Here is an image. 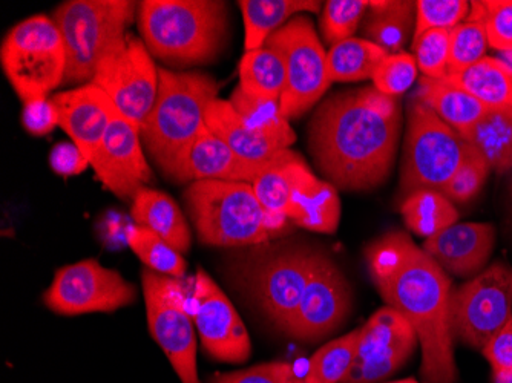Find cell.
I'll use <instances>...</instances> for the list:
<instances>
[{"mask_svg":"<svg viewBox=\"0 0 512 383\" xmlns=\"http://www.w3.org/2000/svg\"><path fill=\"white\" fill-rule=\"evenodd\" d=\"M260 203L273 215L310 232L335 233L341 221L338 189L313 174L301 155L292 152L283 163L252 183Z\"/></svg>","mask_w":512,"mask_h":383,"instance_id":"cell-6","label":"cell"},{"mask_svg":"<svg viewBox=\"0 0 512 383\" xmlns=\"http://www.w3.org/2000/svg\"><path fill=\"white\" fill-rule=\"evenodd\" d=\"M494 373L512 370V319L483 347Z\"/></svg>","mask_w":512,"mask_h":383,"instance_id":"cell-46","label":"cell"},{"mask_svg":"<svg viewBox=\"0 0 512 383\" xmlns=\"http://www.w3.org/2000/svg\"><path fill=\"white\" fill-rule=\"evenodd\" d=\"M131 215L135 226L154 233L178 252L188 253L191 249L188 220L174 198L165 192L143 187L132 200Z\"/></svg>","mask_w":512,"mask_h":383,"instance_id":"cell-24","label":"cell"},{"mask_svg":"<svg viewBox=\"0 0 512 383\" xmlns=\"http://www.w3.org/2000/svg\"><path fill=\"white\" fill-rule=\"evenodd\" d=\"M238 5L246 30V51L266 46L267 39L293 17L321 10V2L315 0H240Z\"/></svg>","mask_w":512,"mask_h":383,"instance_id":"cell-26","label":"cell"},{"mask_svg":"<svg viewBox=\"0 0 512 383\" xmlns=\"http://www.w3.org/2000/svg\"><path fill=\"white\" fill-rule=\"evenodd\" d=\"M218 91L220 85L209 74L158 68L157 99L140 135L161 172L206 128L207 108Z\"/></svg>","mask_w":512,"mask_h":383,"instance_id":"cell-5","label":"cell"},{"mask_svg":"<svg viewBox=\"0 0 512 383\" xmlns=\"http://www.w3.org/2000/svg\"><path fill=\"white\" fill-rule=\"evenodd\" d=\"M512 319V272L503 262L474 276L453 295L454 338L483 350Z\"/></svg>","mask_w":512,"mask_h":383,"instance_id":"cell-13","label":"cell"},{"mask_svg":"<svg viewBox=\"0 0 512 383\" xmlns=\"http://www.w3.org/2000/svg\"><path fill=\"white\" fill-rule=\"evenodd\" d=\"M482 154L490 169L506 174L512 169V109H488L479 122L463 135Z\"/></svg>","mask_w":512,"mask_h":383,"instance_id":"cell-29","label":"cell"},{"mask_svg":"<svg viewBox=\"0 0 512 383\" xmlns=\"http://www.w3.org/2000/svg\"><path fill=\"white\" fill-rule=\"evenodd\" d=\"M401 132L399 100L364 86L335 92L319 103L310 118L307 146L336 189L368 192L393 172Z\"/></svg>","mask_w":512,"mask_h":383,"instance_id":"cell-1","label":"cell"},{"mask_svg":"<svg viewBox=\"0 0 512 383\" xmlns=\"http://www.w3.org/2000/svg\"><path fill=\"white\" fill-rule=\"evenodd\" d=\"M361 330L355 364L341 383H376L390 377L407 364L419 342L413 325L388 305L376 311Z\"/></svg>","mask_w":512,"mask_h":383,"instance_id":"cell-16","label":"cell"},{"mask_svg":"<svg viewBox=\"0 0 512 383\" xmlns=\"http://www.w3.org/2000/svg\"><path fill=\"white\" fill-rule=\"evenodd\" d=\"M318 253L307 246L286 247L264 259L256 272V301L283 333L298 310Z\"/></svg>","mask_w":512,"mask_h":383,"instance_id":"cell-17","label":"cell"},{"mask_svg":"<svg viewBox=\"0 0 512 383\" xmlns=\"http://www.w3.org/2000/svg\"><path fill=\"white\" fill-rule=\"evenodd\" d=\"M137 23L151 56L172 68L214 62L229 40V8L218 0H143Z\"/></svg>","mask_w":512,"mask_h":383,"instance_id":"cell-3","label":"cell"},{"mask_svg":"<svg viewBox=\"0 0 512 383\" xmlns=\"http://www.w3.org/2000/svg\"><path fill=\"white\" fill-rule=\"evenodd\" d=\"M361 338L362 330L358 328L316 351L304 383H341L355 364Z\"/></svg>","mask_w":512,"mask_h":383,"instance_id":"cell-34","label":"cell"},{"mask_svg":"<svg viewBox=\"0 0 512 383\" xmlns=\"http://www.w3.org/2000/svg\"><path fill=\"white\" fill-rule=\"evenodd\" d=\"M416 30V2L378 0L370 2L362 20L364 39L381 46L387 54H401Z\"/></svg>","mask_w":512,"mask_h":383,"instance_id":"cell-25","label":"cell"},{"mask_svg":"<svg viewBox=\"0 0 512 383\" xmlns=\"http://www.w3.org/2000/svg\"><path fill=\"white\" fill-rule=\"evenodd\" d=\"M195 327L204 350L217 361L243 364L252 353L249 333L214 279L198 270L194 287Z\"/></svg>","mask_w":512,"mask_h":383,"instance_id":"cell-18","label":"cell"},{"mask_svg":"<svg viewBox=\"0 0 512 383\" xmlns=\"http://www.w3.org/2000/svg\"><path fill=\"white\" fill-rule=\"evenodd\" d=\"M142 145L140 128L119 114L103 135L96 154L92 155L89 163L97 180L115 197L134 200L152 180L151 166Z\"/></svg>","mask_w":512,"mask_h":383,"instance_id":"cell-19","label":"cell"},{"mask_svg":"<svg viewBox=\"0 0 512 383\" xmlns=\"http://www.w3.org/2000/svg\"><path fill=\"white\" fill-rule=\"evenodd\" d=\"M416 59L413 54H391L382 60L373 74V86L388 97L407 92L417 79Z\"/></svg>","mask_w":512,"mask_h":383,"instance_id":"cell-42","label":"cell"},{"mask_svg":"<svg viewBox=\"0 0 512 383\" xmlns=\"http://www.w3.org/2000/svg\"><path fill=\"white\" fill-rule=\"evenodd\" d=\"M229 103L249 131L270 141L276 148L286 151L295 143V131L281 112L279 102L256 99L238 86L230 95Z\"/></svg>","mask_w":512,"mask_h":383,"instance_id":"cell-30","label":"cell"},{"mask_svg":"<svg viewBox=\"0 0 512 383\" xmlns=\"http://www.w3.org/2000/svg\"><path fill=\"white\" fill-rule=\"evenodd\" d=\"M390 56L381 46L367 39L344 40L327 53L330 82H362L373 79L376 68Z\"/></svg>","mask_w":512,"mask_h":383,"instance_id":"cell-33","label":"cell"},{"mask_svg":"<svg viewBox=\"0 0 512 383\" xmlns=\"http://www.w3.org/2000/svg\"><path fill=\"white\" fill-rule=\"evenodd\" d=\"M91 83L108 95L122 117L142 128L157 99L158 68L143 40L126 33L105 51Z\"/></svg>","mask_w":512,"mask_h":383,"instance_id":"cell-11","label":"cell"},{"mask_svg":"<svg viewBox=\"0 0 512 383\" xmlns=\"http://www.w3.org/2000/svg\"><path fill=\"white\" fill-rule=\"evenodd\" d=\"M53 103L59 114L60 128L91 161L112 120L120 114L119 109L94 83H86L71 91L57 92Z\"/></svg>","mask_w":512,"mask_h":383,"instance_id":"cell-21","label":"cell"},{"mask_svg":"<svg viewBox=\"0 0 512 383\" xmlns=\"http://www.w3.org/2000/svg\"><path fill=\"white\" fill-rule=\"evenodd\" d=\"M506 54H509V56H511V60H512V53H506Z\"/></svg>","mask_w":512,"mask_h":383,"instance_id":"cell-49","label":"cell"},{"mask_svg":"<svg viewBox=\"0 0 512 383\" xmlns=\"http://www.w3.org/2000/svg\"><path fill=\"white\" fill-rule=\"evenodd\" d=\"M126 239H128L132 252L142 259L143 264L152 272L175 279L183 278L186 275L188 264L183 258V253L169 246L166 241L158 238L154 233L143 229V227L132 226L128 230Z\"/></svg>","mask_w":512,"mask_h":383,"instance_id":"cell-35","label":"cell"},{"mask_svg":"<svg viewBox=\"0 0 512 383\" xmlns=\"http://www.w3.org/2000/svg\"><path fill=\"white\" fill-rule=\"evenodd\" d=\"M240 88L256 99L279 102L286 88V66L283 57L269 46L246 51L238 68Z\"/></svg>","mask_w":512,"mask_h":383,"instance_id":"cell-31","label":"cell"},{"mask_svg":"<svg viewBox=\"0 0 512 383\" xmlns=\"http://www.w3.org/2000/svg\"><path fill=\"white\" fill-rule=\"evenodd\" d=\"M494 383H512V370L494 373Z\"/></svg>","mask_w":512,"mask_h":383,"instance_id":"cell-47","label":"cell"},{"mask_svg":"<svg viewBox=\"0 0 512 383\" xmlns=\"http://www.w3.org/2000/svg\"><path fill=\"white\" fill-rule=\"evenodd\" d=\"M137 10L131 0H71L54 11L68 59L63 85L92 82L99 60L128 33Z\"/></svg>","mask_w":512,"mask_h":383,"instance_id":"cell-7","label":"cell"},{"mask_svg":"<svg viewBox=\"0 0 512 383\" xmlns=\"http://www.w3.org/2000/svg\"><path fill=\"white\" fill-rule=\"evenodd\" d=\"M201 244L214 247L266 243L286 226V218L270 213L252 184L241 181H195L184 190Z\"/></svg>","mask_w":512,"mask_h":383,"instance_id":"cell-4","label":"cell"},{"mask_svg":"<svg viewBox=\"0 0 512 383\" xmlns=\"http://www.w3.org/2000/svg\"><path fill=\"white\" fill-rule=\"evenodd\" d=\"M0 63L22 103L46 99L63 85L68 59L53 17L33 16L16 25L0 46Z\"/></svg>","mask_w":512,"mask_h":383,"instance_id":"cell-8","label":"cell"},{"mask_svg":"<svg viewBox=\"0 0 512 383\" xmlns=\"http://www.w3.org/2000/svg\"><path fill=\"white\" fill-rule=\"evenodd\" d=\"M53 171L60 177H76L86 171L91 164L79 148L71 143H59L50 155Z\"/></svg>","mask_w":512,"mask_h":383,"instance_id":"cell-45","label":"cell"},{"mask_svg":"<svg viewBox=\"0 0 512 383\" xmlns=\"http://www.w3.org/2000/svg\"><path fill=\"white\" fill-rule=\"evenodd\" d=\"M352 287L336 262L319 250L298 310L284 333L298 341H321L352 311Z\"/></svg>","mask_w":512,"mask_h":383,"instance_id":"cell-15","label":"cell"},{"mask_svg":"<svg viewBox=\"0 0 512 383\" xmlns=\"http://www.w3.org/2000/svg\"><path fill=\"white\" fill-rule=\"evenodd\" d=\"M269 169L272 167L253 164L238 157L206 126L191 145L166 167L163 175L175 183L241 181L252 184Z\"/></svg>","mask_w":512,"mask_h":383,"instance_id":"cell-20","label":"cell"},{"mask_svg":"<svg viewBox=\"0 0 512 383\" xmlns=\"http://www.w3.org/2000/svg\"><path fill=\"white\" fill-rule=\"evenodd\" d=\"M467 0H416V30L413 40L430 30H453L470 16Z\"/></svg>","mask_w":512,"mask_h":383,"instance_id":"cell-39","label":"cell"},{"mask_svg":"<svg viewBox=\"0 0 512 383\" xmlns=\"http://www.w3.org/2000/svg\"><path fill=\"white\" fill-rule=\"evenodd\" d=\"M488 37L480 22L459 23L450 31V62L448 76L462 73L474 63L482 60L488 50Z\"/></svg>","mask_w":512,"mask_h":383,"instance_id":"cell-38","label":"cell"},{"mask_svg":"<svg viewBox=\"0 0 512 383\" xmlns=\"http://www.w3.org/2000/svg\"><path fill=\"white\" fill-rule=\"evenodd\" d=\"M22 120L23 128L25 131L30 132L31 135L50 134L51 131L59 126V114H57L56 105L53 99H34L30 102L22 103Z\"/></svg>","mask_w":512,"mask_h":383,"instance_id":"cell-44","label":"cell"},{"mask_svg":"<svg viewBox=\"0 0 512 383\" xmlns=\"http://www.w3.org/2000/svg\"><path fill=\"white\" fill-rule=\"evenodd\" d=\"M206 126L229 146L238 157L260 166L273 167L286 160L293 151L276 148L270 141L253 134L244 126L229 100L217 99L206 112Z\"/></svg>","mask_w":512,"mask_h":383,"instance_id":"cell-23","label":"cell"},{"mask_svg":"<svg viewBox=\"0 0 512 383\" xmlns=\"http://www.w3.org/2000/svg\"><path fill=\"white\" fill-rule=\"evenodd\" d=\"M370 2L368 0H329L322 11L321 27L324 42L335 46L344 40L352 39L358 30Z\"/></svg>","mask_w":512,"mask_h":383,"instance_id":"cell-36","label":"cell"},{"mask_svg":"<svg viewBox=\"0 0 512 383\" xmlns=\"http://www.w3.org/2000/svg\"><path fill=\"white\" fill-rule=\"evenodd\" d=\"M211 383H299L287 362H270L235 373L215 376Z\"/></svg>","mask_w":512,"mask_h":383,"instance_id":"cell-43","label":"cell"},{"mask_svg":"<svg viewBox=\"0 0 512 383\" xmlns=\"http://www.w3.org/2000/svg\"><path fill=\"white\" fill-rule=\"evenodd\" d=\"M137 289L96 259L63 267L45 293L46 307L65 316L111 313L134 304Z\"/></svg>","mask_w":512,"mask_h":383,"instance_id":"cell-14","label":"cell"},{"mask_svg":"<svg viewBox=\"0 0 512 383\" xmlns=\"http://www.w3.org/2000/svg\"><path fill=\"white\" fill-rule=\"evenodd\" d=\"M417 68L424 77L442 80L448 76L450 62V31L430 30L413 40Z\"/></svg>","mask_w":512,"mask_h":383,"instance_id":"cell-40","label":"cell"},{"mask_svg":"<svg viewBox=\"0 0 512 383\" xmlns=\"http://www.w3.org/2000/svg\"><path fill=\"white\" fill-rule=\"evenodd\" d=\"M407 115L401 190L405 197L422 189L442 192L471 145L416 97L408 105Z\"/></svg>","mask_w":512,"mask_h":383,"instance_id":"cell-9","label":"cell"},{"mask_svg":"<svg viewBox=\"0 0 512 383\" xmlns=\"http://www.w3.org/2000/svg\"><path fill=\"white\" fill-rule=\"evenodd\" d=\"M391 383H419L417 380L414 379H404V380H398V382H391Z\"/></svg>","mask_w":512,"mask_h":383,"instance_id":"cell-48","label":"cell"},{"mask_svg":"<svg viewBox=\"0 0 512 383\" xmlns=\"http://www.w3.org/2000/svg\"><path fill=\"white\" fill-rule=\"evenodd\" d=\"M416 99L421 100L442 122L447 123L462 137L490 109L468 92L448 85L444 80L428 79V77H422L419 80Z\"/></svg>","mask_w":512,"mask_h":383,"instance_id":"cell-27","label":"cell"},{"mask_svg":"<svg viewBox=\"0 0 512 383\" xmlns=\"http://www.w3.org/2000/svg\"><path fill=\"white\" fill-rule=\"evenodd\" d=\"M368 273L388 307L416 331L424 383H454L453 287L442 267L405 232L393 230L365 249Z\"/></svg>","mask_w":512,"mask_h":383,"instance_id":"cell-2","label":"cell"},{"mask_svg":"<svg viewBox=\"0 0 512 383\" xmlns=\"http://www.w3.org/2000/svg\"><path fill=\"white\" fill-rule=\"evenodd\" d=\"M146 313L152 338L165 351L181 383H200L197 336L180 281L145 269L142 273Z\"/></svg>","mask_w":512,"mask_h":383,"instance_id":"cell-12","label":"cell"},{"mask_svg":"<svg viewBox=\"0 0 512 383\" xmlns=\"http://www.w3.org/2000/svg\"><path fill=\"white\" fill-rule=\"evenodd\" d=\"M470 22H480L494 50L512 53V0L471 2Z\"/></svg>","mask_w":512,"mask_h":383,"instance_id":"cell-37","label":"cell"},{"mask_svg":"<svg viewBox=\"0 0 512 383\" xmlns=\"http://www.w3.org/2000/svg\"><path fill=\"white\" fill-rule=\"evenodd\" d=\"M266 46L281 54L286 66V88L279 108L287 120L309 112L332 82L327 71V53L306 14L293 17L267 39Z\"/></svg>","mask_w":512,"mask_h":383,"instance_id":"cell-10","label":"cell"},{"mask_svg":"<svg viewBox=\"0 0 512 383\" xmlns=\"http://www.w3.org/2000/svg\"><path fill=\"white\" fill-rule=\"evenodd\" d=\"M442 80L473 95L486 108L512 109V66L505 60L485 56L462 73Z\"/></svg>","mask_w":512,"mask_h":383,"instance_id":"cell-28","label":"cell"},{"mask_svg":"<svg viewBox=\"0 0 512 383\" xmlns=\"http://www.w3.org/2000/svg\"><path fill=\"white\" fill-rule=\"evenodd\" d=\"M490 171V166L482 154L471 146V151L468 152L453 178L448 181L442 194L453 203H468L479 194Z\"/></svg>","mask_w":512,"mask_h":383,"instance_id":"cell-41","label":"cell"},{"mask_svg":"<svg viewBox=\"0 0 512 383\" xmlns=\"http://www.w3.org/2000/svg\"><path fill=\"white\" fill-rule=\"evenodd\" d=\"M496 230L491 224H454L433 238L425 239L422 249L447 275L459 278L477 276L493 253Z\"/></svg>","mask_w":512,"mask_h":383,"instance_id":"cell-22","label":"cell"},{"mask_svg":"<svg viewBox=\"0 0 512 383\" xmlns=\"http://www.w3.org/2000/svg\"><path fill=\"white\" fill-rule=\"evenodd\" d=\"M402 218L414 235L433 238L459 220L454 203L439 190L422 189L405 197Z\"/></svg>","mask_w":512,"mask_h":383,"instance_id":"cell-32","label":"cell"}]
</instances>
